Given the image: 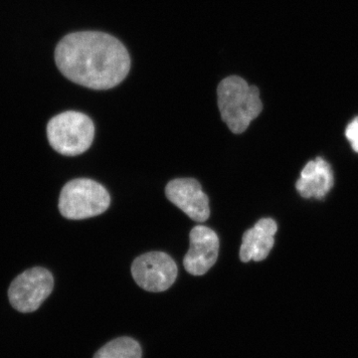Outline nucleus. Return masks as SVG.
<instances>
[{
  "mask_svg": "<svg viewBox=\"0 0 358 358\" xmlns=\"http://www.w3.org/2000/svg\"><path fill=\"white\" fill-rule=\"evenodd\" d=\"M54 60L63 76L92 90L115 88L131 69L126 46L113 35L101 31L65 35L56 45Z\"/></svg>",
  "mask_w": 358,
  "mask_h": 358,
  "instance_id": "obj_1",
  "label": "nucleus"
},
{
  "mask_svg": "<svg viewBox=\"0 0 358 358\" xmlns=\"http://www.w3.org/2000/svg\"><path fill=\"white\" fill-rule=\"evenodd\" d=\"M221 119L233 134H242L263 110L260 91L239 76L223 79L217 87Z\"/></svg>",
  "mask_w": 358,
  "mask_h": 358,
  "instance_id": "obj_2",
  "label": "nucleus"
},
{
  "mask_svg": "<svg viewBox=\"0 0 358 358\" xmlns=\"http://www.w3.org/2000/svg\"><path fill=\"white\" fill-rule=\"evenodd\" d=\"M47 138L54 150L66 157H76L89 150L95 138V126L81 112L67 110L52 117Z\"/></svg>",
  "mask_w": 358,
  "mask_h": 358,
  "instance_id": "obj_3",
  "label": "nucleus"
},
{
  "mask_svg": "<svg viewBox=\"0 0 358 358\" xmlns=\"http://www.w3.org/2000/svg\"><path fill=\"white\" fill-rule=\"evenodd\" d=\"M110 204L109 192L95 180L76 178L66 183L59 197V211L70 220L101 215Z\"/></svg>",
  "mask_w": 358,
  "mask_h": 358,
  "instance_id": "obj_4",
  "label": "nucleus"
},
{
  "mask_svg": "<svg viewBox=\"0 0 358 358\" xmlns=\"http://www.w3.org/2000/svg\"><path fill=\"white\" fill-rule=\"evenodd\" d=\"M53 288L54 278L50 271L40 267L28 268L11 282L9 301L18 312L33 313L50 296Z\"/></svg>",
  "mask_w": 358,
  "mask_h": 358,
  "instance_id": "obj_5",
  "label": "nucleus"
},
{
  "mask_svg": "<svg viewBox=\"0 0 358 358\" xmlns=\"http://www.w3.org/2000/svg\"><path fill=\"white\" fill-rule=\"evenodd\" d=\"M131 275L141 289L160 293L171 288L178 277V266L164 252H150L134 261Z\"/></svg>",
  "mask_w": 358,
  "mask_h": 358,
  "instance_id": "obj_6",
  "label": "nucleus"
},
{
  "mask_svg": "<svg viewBox=\"0 0 358 358\" xmlns=\"http://www.w3.org/2000/svg\"><path fill=\"white\" fill-rule=\"evenodd\" d=\"M169 201L181 209L195 222H205L210 215L208 196L202 192L201 185L194 178H176L166 187Z\"/></svg>",
  "mask_w": 358,
  "mask_h": 358,
  "instance_id": "obj_7",
  "label": "nucleus"
},
{
  "mask_svg": "<svg viewBox=\"0 0 358 358\" xmlns=\"http://www.w3.org/2000/svg\"><path fill=\"white\" fill-rule=\"evenodd\" d=\"M189 239V250L183 259L185 270L193 275L206 274L217 261V234L206 226L197 225L190 231Z\"/></svg>",
  "mask_w": 358,
  "mask_h": 358,
  "instance_id": "obj_8",
  "label": "nucleus"
},
{
  "mask_svg": "<svg viewBox=\"0 0 358 358\" xmlns=\"http://www.w3.org/2000/svg\"><path fill=\"white\" fill-rule=\"evenodd\" d=\"M277 230V223L272 218L261 219L253 228L247 230L242 238L240 248L239 255L242 262L265 260L274 247V236Z\"/></svg>",
  "mask_w": 358,
  "mask_h": 358,
  "instance_id": "obj_9",
  "label": "nucleus"
},
{
  "mask_svg": "<svg viewBox=\"0 0 358 358\" xmlns=\"http://www.w3.org/2000/svg\"><path fill=\"white\" fill-rule=\"evenodd\" d=\"M334 183L331 167L322 157L310 160L303 167L301 178L296 181V190L305 199H324Z\"/></svg>",
  "mask_w": 358,
  "mask_h": 358,
  "instance_id": "obj_10",
  "label": "nucleus"
},
{
  "mask_svg": "<svg viewBox=\"0 0 358 358\" xmlns=\"http://www.w3.org/2000/svg\"><path fill=\"white\" fill-rule=\"evenodd\" d=\"M141 355L140 343L134 338L124 336L103 345L94 358H141Z\"/></svg>",
  "mask_w": 358,
  "mask_h": 358,
  "instance_id": "obj_11",
  "label": "nucleus"
},
{
  "mask_svg": "<svg viewBox=\"0 0 358 358\" xmlns=\"http://www.w3.org/2000/svg\"><path fill=\"white\" fill-rule=\"evenodd\" d=\"M346 138L350 141V143H355L358 141V117L352 120V122L348 124L345 131Z\"/></svg>",
  "mask_w": 358,
  "mask_h": 358,
  "instance_id": "obj_12",
  "label": "nucleus"
}]
</instances>
